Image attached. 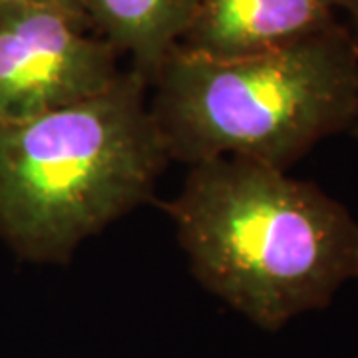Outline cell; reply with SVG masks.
<instances>
[{"label":"cell","instance_id":"6da1fadb","mask_svg":"<svg viewBox=\"0 0 358 358\" xmlns=\"http://www.w3.org/2000/svg\"><path fill=\"white\" fill-rule=\"evenodd\" d=\"M164 211L197 282L268 333L357 281V219L279 167L247 157L193 164Z\"/></svg>","mask_w":358,"mask_h":358},{"label":"cell","instance_id":"7a4b0ae2","mask_svg":"<svg viewBox=\"0 0 358 358\" xmlns=\"http://www.w3.org/2000/svg\"><path fill=\"white\" fill-rule=\"evenodd\" d=\"M148 88L138 70H122L88 100L0 122V239L16 255L64 265L152 199L171 159Z\"/></svg>","mask_w":358,"mask_h":358},{"label":"cell","instance_id":"3957f363","mask_svg":"<svg viewBox=\"0 0 358 358\" xmlns=\"http://www.w3.org/2000/svg\"><path fill=\"white\" fill-rule=\"evenodd\" d=\"M150 108L171 162L247 157L289 171L358 103V40L338 24L277 50L209 60L167 54Z\"/></svg>","mask_w":358,"mask_h":358},{"label":"cell","instance_id":"277c9868","mask_svg":"<svg viewBox=\"0 0 358 358\" xmlns=\"http://www.w3.org/2000/svg\"><path fill=\"white\" fill-rule=\"evenodd\" d=\"M120 52L84 14L0 0V122H22L88 100L122 74Z\"/></svg>","mask_w":358,"mask_h":358},{"label":"cell","instance_id":"5b68a950","mask_svg":"<svg viewBox=\"0 0 358 358\" xmlns=\"http://www.w3.org/2000/svg\"><path fill=\"white\" fill-rule=\"evenodd\" d=\"M334 24L336 13L320 0H199L176 48L209 60H237Z\"/></svg>","mask_w":358,"mask_h":358},{"label":"cell","instance_id":"8992f818","mask_svg":"<svg viewBox=\"0 0 358 358\" xmlns=\"http://www.w3.org/2000/svg\"><path fill=\"white\" fill-rule=\"evenodd\" d=\"M199 0H82L86 18L131 68L152 82L167 54L178 46Z\"/></svg>","mask_w":358,"mask_h":358},{"label":"cell","instance_id":"52a82bcc","mask_svg":"<svg viewBox=\"0 0 358 358\" xmlns=\"http://www.w3.org/2000/svg\"><path fill=\"white\" fill-rule=\"evenodd\" d=\"M334 13H345L350 18V30L358 40V0H320Z\"/></svg>","mask_w":358,"mask_h":358},{"label":"cell","instance_id":"ba28073f","mask_svg":"<svg viewBox=\"0 0 358 358\" xmlns=\"http://www.w3.org/2000/svg\"><path fill=\"white\" fill-rule=\"evenodd\" d=\"M32 2H46V4H56V6H62V8H68L72 13L84 14V6H82V0H32Z\"/></svg>","mask_w":358,"mask_h":358},{"label":"cell","instance_id":"9c48e42d","mask_svg":"<svg viewBox=\"0 0 358 358\" xmlns=\"http://www.w3.org/2000/svg\"><path fill=\"white\" fill-rule=\"evenodd\" d=\"M350 131H352V136L358 140V103H357V112H355V120H352V124H350Z\"/></svg>","mask_w":358,"mask_h":358},{"label":"cell","instance_id":"30bf717a","mask_svg":"<svg viewBox=\"0 0 358 358\" xmlns=\"http://www.w3.org/2000/svg\"><path fill=\"white\" fill-rule=\"evenodd\" d=\"M357 281H358V273H357Z\"/></svg>","mask_w":358,"mask_h":358}]
</instances>
